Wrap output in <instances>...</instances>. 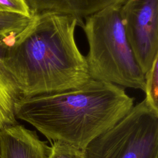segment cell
Segmentation results:
<instances>
[{"instance_id":"obj_8","label":"cell","mask_w":158,"mask_h":158,"mask_svg":"<svg viewBox=\"0 0 158 158\" xmlns=\"http://www.w3.org/2000/svg\"><path fill=\"white\" fill-rule=\"evenodd\" d=\"M4 42L0 36V129L17 123L15 104L22 97L12 78L2 62Z\"/></svg>"},{"instance_id":"obj_7","label":"cell","mask_w":158,"mask_h":158,"mask_svg":"<svg viewBox=\"0 0 158 158\" xmlns=\"http://www.w3.org/2000/svg\"><path fill=\"white\" fill-rule=\"evenodd\" d=\"M31 14L52 12L69 16L80 27L86 18L111 6H122L126 0H25Z\"/></svg>"},{"instance_id":"obj_5","label":"cell","mask_w":158,"mask_h":158,"mask_svg":"<svg viewBox=\"0 0 158 158\" xmlns=\"http://www.w3.org/2000/svg\"><path fill=\"white\" fill-rule=\"evenodd\" d=\"M120 12L127 38L145 74L158 56V0H126Z\"/></svg>"},{"instance_id":"obj_4","label":"cell","mask_w":158,"mask_h":158,"mask_svg":"<svg viewBox=\"0 0 158 158\" xmlns=\"http://www.w3.org/2000/svg\"><path fill=\"white\" fill-rule=\"evenodd\" d=\"M84 151L87 158H158V112L144 99Z\"/></svg>"},{"instance_id":"obj_1","label":"cell","mask_w":158,"mask_h":158,"mask_svg":"<svg viewBox=\"0 0 158 158\" xmlns=\"http://www.w3.org/2000/svg\"><path fill=\"white\" fill-rule=\"evenodd\" d=\"M77 25L69 16L32 14L22 31L2 36V62L22 97L77 88L91 79L76 43Z\"/></svg>"},{"instance_id":"obj_10","label":"cell","mask_w":158,"mask_h":158,"mask_svg":"<svg viewBox=\"0 0 158 158\" xmlns=\"http://www.w3.org/2000/svg\"><path fill=\"white\" fill-rule=\"evenodd\" d=\"M144 77L145 100L154 110L158 112V56Z\"/></svg>"},{"instance_id":"obj_3","label":"cell","mask_w":158,"mask_h":158,"mask_svg":"<svg viewBox=\"0 0 158 158\" xmlns=\"http://www.w3.org/2000/svg\"><path fill=\"white\" fill-rule=\"evenodd\" d=\"M122 6H111L86 18L81 27L89 45L86 56L91 79L144 91L145 77L127 38Z\"/></svg>"},{"instance_id":"obj_11","label":"cell","mask_w":158,"mask_h":158,"mask_svg":"<svg viewBox=\"0 0 158 158\" xmlns=\"http://www.w3.org/2000/svg\"><path fill=\"white\" fill-rule=\"evenodd\" d=\"M49 158H87L85 151L61 142L51 143Z\"/></svg>"},{"instance_id":"obj_6","label":"cell","mask_w":158,"mask_h":158,"mask_svg":"<svg viewBox=\"0 0 158 158\" xmlns=\"http://www.w3.org/2000/svg\"><path fill=\"white\" fill-rule=\"evenodd\" d=\"M51 146L19 124L0 129V158H49Z\"/></svg>"},{"instance_id":"obj_9","label":"cell","mask_w":158,"mask_h":158,"mask_svg":"<svg viewBox=\"0 0 158 158\" xmlns=\"http://www.w3.org/2000/svg\"><path fill=\"white\" fill-rule=\"evenodd\" d=\"M31 17L17 13L0 11V36L5 37L20 33L27 26Z\"/></svg>"},{"instance_id":"obj_12","label":"cell","mask_w":158,"mask_h":158,"mask_svg":"<svg viewBox=\"0 0 158 158\" xmlns=\"http://www.w3.org/2000/svg\"><path fill=\"white\" fill-rule=\"evenodd\" d=\"M0 11L19 14L31 17V10L25 0H0Z\"/></svg>"},{"instance_id":"obj_2","label":"cell","mask_w":158,"mask_h":158,"mask_svg":"<svg viewBox=\"0 0 158 158\" xmlns=\"http://www.w3.org/2000/svg\"><path fill=\"white\" fill-rule=\"evenodd\" d=\"M124 88L91 79L81 86L51 94L20 97L15 117L29 123L51 143L85 150L132 108Z\"/></svg>"}]
</instances>
